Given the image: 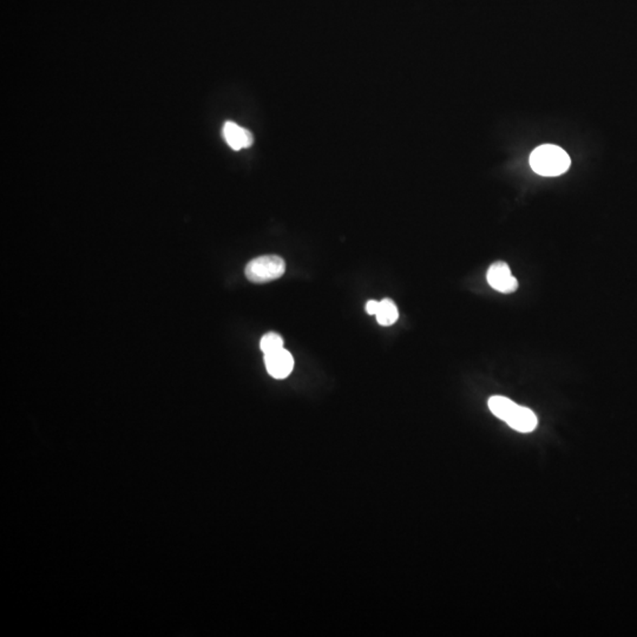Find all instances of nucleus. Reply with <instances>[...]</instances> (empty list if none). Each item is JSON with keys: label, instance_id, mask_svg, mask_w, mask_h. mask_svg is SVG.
<instances>
[{"label": "nucleus", "instance_id": "7", "mask_svg": "<svg viewBox=\"0 0 637 637\" xmlns=\"http://www.w3.org/2000/svg\"><path fill=\"white\" fill-rule=\"evenodd\" d=\"M375 318L379 325L392 326L393 323H397L398 318H399L397 305L391 299L382 300L379 303Z\"/></svg>", "mask_w": 637, "mask_h": 637}, {"label": "nucleus", "instance_id": "8", "mask_svg": "<svg viewBox=\"0 0 637 637\" xmlns=\"http://www.w3.org/2000/svg\"><path fill=\"white\" fill-rule=\"evenodd\" d=\"M260 348L262 350V353L264 355L267 354L274 353L276 350H281L283 348V340L279 334L276 333H267L264 334L260 341Z\"/></svg>", "mask_w": 637, "mask_h": 637}, {"label": "nucleus", "instance_id": "3", "mask_svg": "<svg viewBox=\"0 0 637 637\" xmlns=\"http://www.w3.org/2000/svg\"><path fill=\"white\" fill-rule=\"evenodd\" d=\"M286 271V262L278 255L259 256L249 261L246 276L250 282L266 283L280 279Z\"/></svg>", "mask_w": 637, "mask_h": 637}, {"label": "nucleus", "instance_id": "6", "mask_svg": "<svg viewBox=\"0 0 637 637\" xmlns=\"http://www.w3.org/2000/svg\"><path fill=\"white\" fill-rule=\"evenodd\" d=\"M222 135L228 146L234 150L249 148L253 144L252 133L234 122L224 123Z\"/></svg>", "mask_w": 637, "mask_h": 637}, {"label": "nucleus", "instance_id": "1", "mask_svg": "<svg viewBox=\"0 0 637 637\" xmlns=\"http://www.w3.org/2000/svg\"><path fill=\"white\" fill-rule=\"evenodd\" d=\"M489 409L495 417L505 421L510 427L518 432H532L538 424V419L530 409L519 406L518 404L502 396L490 398Z\"/></svg>", "mask_w": 637, "mask_h": 637}, {"label": "nucleus", "instance_id": "2", "mask_svg": "<svg viewBox=\"0 0 637 637\" xmlns=\"http://www.w3.org/2000/svg\"><path fill=\"white\" fill-rule=\"evenodd\" d=\"M569 155L557 146L544 144L534 150L530 156L532 170L542 176H559L570 167Z\"/></svg>", "mask_w": 637, "mask_h": 637}, {"label": "nucleus", "instance_id": "4", "mask_svg": "<svg viewBox=\"0 0 637 637\" xmlns=\"http://www.w3.org/2000/svg\"><path fill=\"white\" fill-rule=\"evenodd\" d=\"M486 279L490 286L503 294L517 291L518 281L512 275L511 269L503 261H497L489 268Z\"/></svg>", "mask_w": 637, "mask_h": 637}, {"label": "nucleus", "instance_id": "9", "mask_svg": "<svg viewBox=\"0 0 637 637\" xmlns=\"http://www.w3.org/2000/svg\"><path fill=\"white\" fill-rule=\"evenodd\" d=\"M379 303H380V301H375V300H370L368 303H366V312H367V314H377Z\"/></svg>", "mask_w": 637, "mask_h": 637}, {"label": "nucleus", "instance_id": "5", "mask_svg": "<svg viewBox=\"0 0 637 637\" xmlns=\"http://www.w3.org/2000/svg\"><path fill=\"white\" fill-rule=\"evenodd\" d=\"M264 364L268 373L275 379H284L294 368V359L286 348L264 355Z\"/></svg>", "mask_w": 637, "mask_h": 637}]
</instances>
